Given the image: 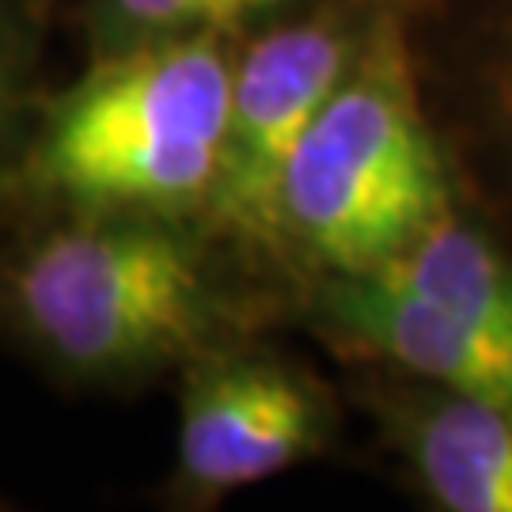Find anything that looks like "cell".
Listing matches in <instances>:
<instances>
[{
    "instance_id": "6da1fadb",
    "label": "cell",
    "mask_w": 512,
    "mask_h": 512,
    "mask_svg": "<svg viewBox=\"0 0 512 512\" xmlns=\"http://www.w3.org/2000/svg\"><path fill=\"white\" fill-rule=\"evenodd\" d=\"M232 65L224 35L92 57L38 122L35 179L80 213H205L220 175Z\"/></svg>"
},
{
    "instance_id": "7a4b0ae2",
    "label": "cell",
    "mask_w": 512,
    "mask_h": 512,
    "mask_svg": "<svg viewBox=\"0 0 512 512\" xmlns=\"http://www.w3.org/2000/svg\"><path fill=\"white\" fill-rule=\"evenodd\" d=\"M8 304L61 372L122 384L217 346L220 293L179 217L80 213L16 258Z\"/></svg>"
},
{
    "instance_id": "3957f363",
    "label": "cell",
    "mask_w": 512,
    "mask_h": 512,
    "mask_svg": "<svg viewBox=\"0 0 512 512\" xmlns=\"http://www.w3.org/2000/svg\"><path fill=\"white\" fill-rule=\"evenodd\" d=\"M448 213L403 31L384 19L304 133L281 183V239L334 274H365Z\"/></svg>"
},
{
    "instance_id": "277c9868",
    "label": "cell",
    "mask_w": 512,
    "mask_h": 512,
    "mask_svg": "<svg viewBox=\"0 0 512 512\" xmlns=\"http://www.w3.org/2000/svg\"><path fill=\"white\" fill-rule=\"evenodd\" d=\"M361 42L334 19L281 23L232 65L220 175L205 217L247 243L281 239V183L304 133L346 80Z\"/></svg>"
},
{
    "instance_id": "5b68a950",
    "label": "cell",
    "mask_w": 512,
    "mask_h": 512,
    "mask_svg": "<svg viewBox=\"0 0 512 512\" xmlns=\"http://www.w3.org/2000/svg\"><path fill=\"white\" fill-rule=\"evenodd\" d=\"M179 478L190 494L220 497L281 475L323 440L311 384L258 353L205 349L183 365Z\"/></svg>"
},
{
    "instance_id": "8992f818",
    "label": "cell",
    "mask_w": 512,
    "mask_h": 512,
    "mask_svg": "<svg viewBox=\"0 0 512 512\" xmlns=\"http://www.w3.org/2000/svg\"><path fill=\"white\" fill-rule=\"evenodd\" d=\"M323 315L346 342L433 380L440 391L512 403V342L376 274H338Z\"/></svg>"
},
{
    "instance_id": "52a82bcc",
    "label": "cell",
    "mask_w": 512,
    "mask_h": 512,
    "mask_svg": "<svg viewBox=\"0 0 512 512\" xmlns=\"http://www.w3.org/2000/svg\"><path fill=\"white\" fill-rule=\"evenodd\" d=\"M410 459L452 512H512V403L444 391L410 421Z\"/></svg>"
},
{
    "instance_id": "ba28073f",
    "label": "cell",
    "mask_w": 512,
    "mask_h": 512,
    "mask_svg": "<svg viewBox=\"0 0 512 512\" xmlns=\"http://www.w3.org/2000/svg\"><path fill=\"white\" fill-rule=\"evenodd\" d=\"M512 342V262L490 239L444 213L410 247L365 270Z\"/></svg>"
},
{
    "instance_id": "9c48e42d",
    "label": "cell",
    "mask_w": 512,
    "mask_h": 512,
    "mask_svg": "<svg viewBox=\"0 0 512 512\" xmlns=\"http://www.w3.org/2000/svg\"><path fill=\"white\" fill-rule=\"evenodd\" d=\"M277 0H92V54L186 35H232Z\"/></svg>"
},
{
    "instance_id": "30bf717a",
    "label": "cell",
    "mask_w": 512,
    "mask_h": 512,
    "mask_svg": "<svg viewBox=\"0 0 512 512\" xmlns=\"http://www.w3.org/2000/svg\"><path fill=\"white\" fill-rule=\"evenodd\" d=\"M35 38L27 31V12L19 0H0V171L19 137V122L31 103Z\"/></svg>"
}]
</instances>
